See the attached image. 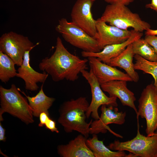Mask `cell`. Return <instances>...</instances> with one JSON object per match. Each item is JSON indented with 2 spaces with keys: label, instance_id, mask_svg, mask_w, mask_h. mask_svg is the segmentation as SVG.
I'll return each instance as SVG.
<instances>
[{
  "label": "cell",
  "instance_id": "6da1fadb",
  "mask_svg": "<svg viewBox=\"0 0 157 157\" xmlns=\"http://www.w3.org/2000/svg\"><path fill=\"white\" fill-rule=\"evenodd\" d=\"M88 59H81L69 52L58 37L54 52L50 57L42 59L38 66L40 69L50 75L54 81L66 79L74 82L78 79L82 70L88 69Z\"/></svg>",
  "mask_w": 157,
  "mask_h": 157
},
{
  "label": "cell",
  "instance_id": "7a4b0ae2",
  "mask_svg": "<svg viewBox=\"0 0 157 157\" xmlns=\"http://www.w3.org/2000/svg\"><path fill=\"white\" fill-rule=\"evenodd\" d=\"M90 104L86 97H80L64 102L59 109L58 123L67 133L76 131L87 138L92 122L86 121V112Z\"/></svg>",
  "mask_w": 157,
  "mask_h": 157
},
{
  "label": "cell",
  "instance_id": "3957f363",
  "mask_svg": "<svg viewBox=\"0 0 157 157\" xmlns=\"http://www.w3.org/2000/svg\"><path fill=\"white\" fill-rule=\"evenodd\" d=\"M14 84L7 89L0 86V121L3 120L2 115L6 112L20 119L26 124L34 120L32 109L26 98L20 93Z\"/></svg>",
  "mask_w": 157,
  "mask_h": 157
},
{
  "label": "cell",
  "instance_id": "277c9868",
  "mask_svg": "<svg viewBox=\"0 0 157 157\" xmlns=\"http://www.w3.org/2000/svg\"><path fill=\"white\" fill-rule=\"evenodd\" d=\"M100 18L110 25L123 30L132 28L142 32L151 28L150 24L142 20L139 14L133 12L124 5L109 4Z\"/></svg>",
  "mask_w": 157,
  "mask_h": 157
},
{
  "label": "cell",
  "instance_id": "5b68a950",
  "mask_svg": "<svg viewBox=\"0 0 157 157\" xmlns=\"http://www.w3.org/2000/svg\"><path fill=\"white\" fill-rule=\"evenodd\" d=\"M139 117L137 116L138 129L135 137L124 142L115 140L107 147L113 151H129L136 157H157V133L150 136L141 134L139 131Z\"/></svg>",
  "mask_w": 157,
  "mask_h": 157
},
{
  "label": "cell",
  "instance_id": "8992f818",
  "mask_svg": "<svg viewBox=\"0 0 157 157\" xmlns=\"http://www.w3.org/2000/svg\"><path fill=\"white\" fill-rule=\"evenodd\" d=\"M56 30L66 42L83 51L98 52L101 51L97 42L93 37L65 18H62L58 20Z\"/></svg>",
  "mask_w": 157,
  "mask_h": 157
},
{
  "label": "cell",
  "instance_id": "52a82bcc",
  "mask_svg": "<svg viewBox=\"0 0 157 157\" xmlns=\"http://www.w3.org/2000/svg\"><path fill=\"white\" fill-rule=\"evenodd\" d=\"M137 116L144 118L147 136L153 135L157 129V89L153 83L143 90L138 100Z\"/></svg>",
  "mask_w": 157,
  "mask_h": 157
},
{
  "label": "cell",
  "instance_id": "ba28073f",
  "mask_svg": "<svg viewBox=\"0 0 157 157\" xmlns=\"http://www.w3.org/2000/svg\"><path fill=\"white\" fill-rule=\"evenodd\" d=\"M39 43L34 45L27 37L11 31L3 34L0 38V51L19 67L22 63L25 52L32 49Z\"/></svg>",
  "mask_w": 157,
  "mask_h": 157
},
{
  "label": "cell",
  "instance_id": "9c48e42d",
  "mask_svg": "<svg viewBox=\"0 0 157 157\" xmlns=\"http://www.w3.org/2000/svg\"><path fill=\"white\" fill-rule=\"evenodd\" d=\"M81 73L89 84L91 90L92 99L86 114L87 118L91 115L95 120L98 119L100 117L98 110L102 105L117 107V98L108 97L104 94L97 79L90 69L89 71L82 70Z\"/></svg>",
  "mask_w": 157,
  "mask_h": 157
},
{
  "label": "cell",
  "instance_id": "30bf717a",
  "mask_svg": "<svg viewBox=\"0 0 157 157\" xmlns=\"http://www.w3.org/2000/svg\"><path fill=\"white\" fill-rule=\"evenodd\" d=\"M101 113L98 119L92 121L90 128V134L104 133L107 130L117 137L122 138L121 135L117 133L110 128L108 125L111 124L121 125L125 122L126 112H119L117 107L105 105L101 106Z\"/></svg>",
  "mask_w": 157,
  "mask_h": 157
},
{
  "label": "cell",
  "instance_id": "8fae6325",
  "mask_svg": "<svg viewBox=\"0 0 157 157\" xmlns=\"http://www.w3.org/2000/svg\"><path fill=\"white\" fill-rule=\"evenodd\" d=\"M96 32L93 37L101 50L106 46L122 43L131 36V30H124L108 25L100 18L96 20Z\"/></svg>",
  "mask_w": 157,
  "mask_h": 157
},
{
  "label": "cell",
  "instance_id": "7c38bea8",
  "mask_svg": "<svg viewBox=\"0 0 157 157\" xmlns=\"http://www.w3.org/2000/svg\"><path fill=\"white\" fill-rule=\"evenodd\" d=\"M94 0H76L71 13L72 22L90 36L94 37L96 32V20L91 11Z\"/></svg>",
  "mask_w": 157,
  "mask_h": 157
},
{
  "label": "cell",
  "instance_id": "4fadbf2b",
  "mask_svg": "<svg viewBox=\"0 0 157 157\" xmlns=\"http://www.w3.org/2000/svg\"><path fill=\"white\" fill-rule=\"evenodd\" d=\"M88 59L90 69L100 85L113 81H133L126 73L102 62L97 58L90 57L88 58Z\"/></svg>",
  "mask_w": 157,
  "mask_h": 157
},
{
  "label": "cell",
  "instance_id": "5bb4252c",
  "mask_svg": "<svg viewBox=\"0 0 157 157\" xmlns=\"http://www.w3.org/2000/svg\"><path fill=\"white\" fill-rule=\"evenodd\" d=\"M32 49L25 52L22 63L17 69L16 76L24 81L26 90L34 91H37L39 88L37 83H44L49 74L45 72L43 73L38 72L31 66L30 52Z\"/></svg>",
  "mask_w": 157,
  "mask_h": 157
},
{
  "label": "cell",
  "instance_id": "9a60e30c",
  "mask_svg": "<svg viewBox=\"0 0 157 157\" xmlns=\"http://www.w3.org/2000/svg\"><path fill=\"white\" fill-rule=\"evenodd\" d=\"M131 31L130 37L122 43L106 46L101 51L98 52L83 51L81 52V56L85 58L95 57L102 62L106 63L110 59L119 55L129 44L141 38L143 35L142 32L133 29L131 30Z\"/></svg>",
  "mask_w": 157,
  "mask_h": 157
},
{
  "label": "cell",
  "instance_id": "2e32d148",
  "mask_svg": "<svg viewBox=\"0 0 157 157\" xmlns=\"http://www.w3.org/2000/svg\"><path fill=\"white\" fill-rule=\"evenodd\" d=\"M102 90L107 92L110 97L118 98L122 105L133 108L136 114L138 110L134 104L136 98L134 93L127 87V81L116 80L100 85Z\"/></svg>",
  "mask_w": 157,
  "mask_h": 157
},
{
  "label": "cell",
  "instance_id": "e0dca14e",
  "mask_svg": "<svg viewBox=\"0 0 157 157\" xmlns=\"http://www.w3.org/2000/svg\"><path fill=\"white\" fill-rule=\"evenodd\" d=\"M86 139L81 134L78 135L67 144L58 145V154L62 157H94L86 144Z\"/></svg>",
  "mask_w": 157,
  "mask_h": 157
},
{
  "label": "cell",
  "instance_id": "ac0fdd59",
  "mask_svg": "<svg viewBox=\"0 0 157 157\" xmlns=\"http://www.w3.org/2000/svg\"><path fill=\"white\" fill-rule=\"evenodd\" d=\"M134 55L131 43L119 55L110 59L106 64L112 67H117L123 69L133 81L137 82L139 77L134 68L133 60Z\"/></svg>",
  "mask_w": 157,
  "mask_h": 157
},
{
  "label": "cell",
  "instance_id": "d6986e66",
  "mask_svg": "<svg viewBox=\"0 0 157 157\" xmlns=\"http://www.w3.org/2000/svg\"><path fill=\"white\" fill-rule=\"evenodd\" d=\"M43 83L42 85L39 92L34 97L27 96L24 92L21 91L19 89L27 99L33 115L35 117H39L42 112L48 113V110L55 100L54 98L48 97L44 94L43 90Z\"/></svg>",
  "mask_w": 157,
  "mask_h": 157
},
{
  "label": "cell",
  "instance_id": "ffe728a7",
  "mask_svg": "<svg viewBox=\"0 0 157 157\" xmlns=\"http://www.w3.org/2000/svg\"><path fill=\"white\" fill-rule=\"evenodd\" d=\"M86 139V144L94 157H127L124 151H113L106 146L103 141L99 140L97 134Z\"/></svg>",
  "mask_w": 157,
  "mask_h": 157
},
{
  "label": "cell",
  "instance_id": "44dd1931",
  "mask_svg": "<svg viewBox=\"0 0 157 157\" xmlns=\"http://www.w3.org/2000/svg\"><path fill=\"white\" fill-rule=\"evenodd\" d=\"M15 63L8 56L0 51V80L6 83L11 78L16 76Z\"/></svg>",
  "mask_w": 157,
  "mask_h": 157
},
{
  "label": "cell",
  "instance_id": "7402d4cb",
  "mask_svg": "<svg viewBox=\"0 0 157 157\" xmlns=\"http://www.w3.org/2000/svg\"><path fill=\"white\" fill-rule=\"evenodd\" d=\"M134 54L139 55L149 61L157 62V54L154 48L141 38L132 43Z\"/></svg>",
  "mask_w": 157,
  "mask_h": 157
},
{
  "label": "cell",
  "instance_id": "603a6c76",
  "mask_svg": "<svg viewBox=\"0 0 157 157\" xmlns=\"http://www.w3.org/2000/svg\"><path fill=\"white\" fill-rule=\"evenodd\" d=\"M134 58L135 60V69L151 75L154 80V84L157 89V62L147 60L137 54L134 55Z\"/></svg>",
  "mask_w": 157,
  "mask_h": 157
},
{
  "label": "cell",
  "instance_id": "cb8c5ba5",
  "mask_svg": "<svg viewBox=\"0 0 157 157\" xmlns=\"http://www.w3.org/2000/svg\"><path fill=\"white\" fill-rule=\"evenodd\" d=\"M144 39L154 48L157 54V36L146 35Z\"/></svg>",
  "mask_w": 157,
  "mask_h": 157
},
{
  "label": "cell",
  "instance_id": "d4e9b609",
  "mask_svg": "<svg viewBox=\"0 0 157 157\" xmlns=\"http://www.w3.org/2000/svg\"><path fill=\"white\" fill-rule=\"evenodd\" d=\"M44 126L46 129L50 130L52 132H55L57 133L59 132L56 126L55 121L50 117L46 121Z\"/></svg>",
  "mask_w": 157,
  "mask_h": 157
},
{
  "label": "cell",
  "instance_id": "484cf974",
  "mask_svg": "<svg viewBox=\"0 0 157 157\" xmlns=\"http://www.w3.org/2000/svg\"><path fill=\"white\" fill-rule=\"evenodd\" d=\"M135 0H104L105 2L110 4H120L127 6Z\"/></svg>",
  "mask_w": 157,
  "mask_h": 157
},
{
  "label": "cell",
  "instance_id": "4316f807",
  "mask_svg": "<svg viewBox=\"0 0 157 157\" xmlns=\"http://www.w3.org/2000/svg\"><path fill=\"white\" fill-rule=\"evenodd\" d=\"M39 117L40 123L38 126L40 127H42L44 126L46 121L49 118V113L44 112L41 113Z\"/></svg>",
  "mask_w": 157,
  "mask_h": 157
},
{
  "label": "cell",
  "instance_id": "83f0119b",
  "mask_svg": "<svg viewBox=\"0 0 157 157\" xmlns=\"http://www.w3.org/2000/svg\"><path fill=\"white\" fill-rule=\"evenodd\" d=\"M145 7L157 12V0H151V3L146 4Z\"/></svg>",
  "mask_w": 157,
  "mask_h": 157
},
{
  "label": "cell",
  "instance_id": "f1b7e54d",
  "mask_svg": "<svg viewBox=\"0 0 157 157\" xmlns=\"http://www.w3.org/2000/svg\"><path fill=\"white\" fill-rule=\"evenodd\" d=\"M5 129L3 127L0 122V141L5 142L6 138L5 136Z\"/></svg>",
  "mask_w": 157,
  "mask_h": 157
},
{
  "label": "cell",
  "instance_id": "f546056e",
  "mask_svg": "<svg viewBox=\"0 0 157 157\" xmlns=\"http://www.w3.org/2000/svg\"><path fill=\"white\" fill-rule=\"evenodd\" d=\"M146 35H154L157 36V29L153 30L151 28L149 29L145 32Z\"/></svg>",
  "mask_w": 157,
  "mask_h": 157
},
{
  "label": "cell",
  "instance_id": "4dcf8cb0",
  "mask_svg": "<svg viewBox=\"0 0 157 157\" xmlns=\"http://www.w3.org/2000/svg\"><path fill=\"white\" fill-rule=\"evenodd\" d=\"M16 0L18 1V0Z\"/></svg>",
  "mask_w": 157,
  "mask_h": 157
},
{
  "label": "cell",
  "instance_id": "1f68e13d",
  "mask_svg": "<svg viewBox=\"0 0 157 157\" xmlns=\"http://www.w3.org/2000/svg\"><path fill=\"white\" fill-rule=\"evenodd\" d=\"M94 0V1H95V0Z\"/></svg>",
  "mask_w": 157,
  "mask_h": 157
}]
</instances>
